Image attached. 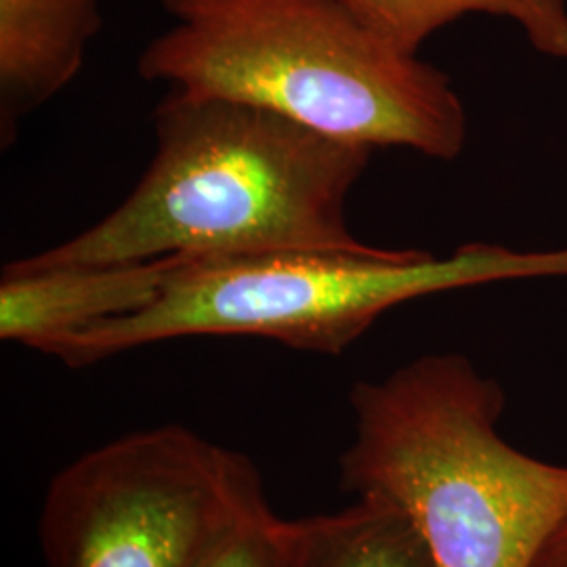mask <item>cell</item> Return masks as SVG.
<instances>
[{"instance_id": "6da1fadb", "label": "cell", "mask_w": 567, "mask_h": 567, "mask_svg": "<svg viewBox=\"0 0 567 567\" xmlns=\"http://www.w3.org/2000/svg\"><path fill=\"white\" fill-rule=\"evenodd\" d=\"M156 152L140 183L102 221L18 267L147 261L171 255H370L347 200L372 147L271 110L166 91L154 110Z\"/></svg>"}, {"instance_id": "7a4b0ae2", "label": "cell", "mask_w": 567, "mask_h": 567, "mask_svg": "<svg viewBox=\"0 0 567 567\" xmlns=\"http://www.w3.org/2000/svg\"><path fill=\"white\" fill-rule=\"evenodd\" d=\"M171 25L137 70L168 91L271 110L344 142L454 161L465 105L435 65L334 0H161Z\"/></svg>"}, {"instance_id": "3957f363", "label": "cell", "mask_w": 567, "mask_h": 567, "mask_svg": "<svg viewBox=\"0 0 567 567\" xmlns=\"http://www.w3.org/2000/svg\"><path fill=\"white\" fill-rule=\"evenodd\" d=\"M349 402L341 484L400 508L435 567H534L566 526L567 466L508 444L505 391L465 355H423Z\"/></svg>"}, {"instance_id": "277c9868", "label": "cell", "mask_w": 567, "mask_h": 567, "mask_svg": "<svg viewBox=\"0 0 567 567\" xmlns=\"http://www.w3.org/2000/svg\"><path fill=\"white\" fill-rule=\"evenodd\" d=\"M538 278H567V248L511 250L471 243L446 259L412 248L370 255H183L154 303L84 328L44 353L84 368L185 337H257L297 351L341 355L398 305L482 284Z\"/></svg>"}, {"instance_id": "5b68a950", "label": "cell", "mask_w": 567, "mask_h": 567, "mask_svg": "<svg viewBox=\"0 0 567 567\" xmlns=\"http://www.w3.org/2000/svg\"><path fill=\"white\" fill-rule=\"evenodd\" d=\"M264 494L255 465L196 431L163 425L84 452L47 487V567H194Z\"/></svg>"}, {"instance_id": "8992f818", "label": "cell", "mask_w": 567, "mask_h": 567, "mask_svg": "<svg viewBox=\"0 0 567 567\" xmlns=\"http://www.w3.org/2000/svg\"><path fill=\"white\" fill-rule=\"evenodd\" d=\"M182 257L42 269L7 264L0 274V339L44 353L84 328L131 316L156 301Z\"/></svg>"}, {"instance_id": "52a82bcc", "label": "cell", "mask_w": 567, "mask_h": 567, "mask_svg": "<svg viewBox=\"0 0 567 567\" xmlns=\"http://www.w3.org/2000/svg\"><path fill=\"white\" fill-rule=\"evenodd\" d=\"M103 25V0H0V133L79 79Z\"/></svg>"}, {"instance_id": "ba28073f", "label": "cell", "mask_w": 567, "mask_h": 567, "mask_svg": "<svg viewBox=\"0 0 567 567\" xmlns=\"http://www.w3.org/2000/svg\"><path fill=\"white\" fill-rule=\"evenodd\" d=\"M295 567H435L423 536L381 498L295 519Z\"/></svg>"}, {"instance_id": "9c48e42d", "label": "cell", "mask_w": 567, "mask_h": 567, "mask_svg": "<svg viewBox=\"0 0 567 567\" xmlns=\"http://www.w3.org/2000/svg\"><path fill=\"white\" fill-rule=\"evenodd\" d=\"M372 32L405 53L468 13L515 20L529 44L553 60H567L566 0H334Z\"/></svg>"}, {"instance_id": "30bf717a", "label": "cell", "mask_w": 567, "mask_h": 567, "mask_svg": "<svg viewBox=\"0 0 567 567\" xmlns=\"http://www.w3.org/2000/svg\"><path fill=\"white\" fill-rule=\"evenodd\" d=\"M194 567H295V519L278 517L264 492L210 540Z\"/></svg>"}, {"instance_id": "8fae6325", "label": "cell", "mask_w": 567, "mask_h": 567, "mask_svg": "<svg viewBox=\"0 0 567 567\" xmlns=\"http://www.w3.org/2000/svg\"><path fill=\"white\" fill-rule=\"evenodd\" d=\"M534 567H567V522L540 553Z\"/></svg>"}]
</instances>
